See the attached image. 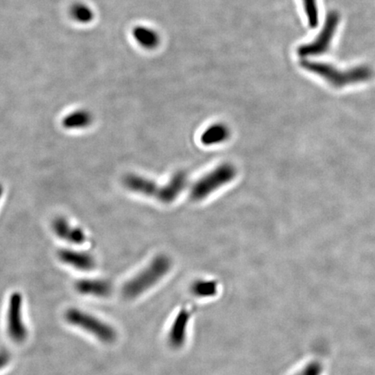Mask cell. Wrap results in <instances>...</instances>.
<instances>
[{
  "label": "cell",
  "mask_w": 375,
  "mask_h": 375,
  "mask_svg": "<svg viewBox=\"0 0 375 375\" xmlns=\"http://www.w3.org/2000/svg\"><path fill=\"white\" fill-rule=\"evenodd\" d=\"M1 194H2V188H1V186H0V197H1Z\"/></svg>",
  "instance_id": "obj_20"
},
{
  "label": "cell",
  "mask_w": 375,
  "mask_h": 375,
  "mask_svg": "<svg viewBox=\"0 0 375 375\" xmlns=\"http://www.w3.org/2000/svg\"><path fill=\"white\" fill-rule=\"evenodd\" d=\"M171 267V260L165 254L156 257L141 272L123 286L122 293L126 299H136L154 287L167 275Z\"/></svg>",
  "instance_id": "obj_3"
},
{
  "label": "cell",
  "mask_w": 375,
  "mask_h": 375,
  "mask_svg": "<svg viewBox=\"0 0 375 375\" xmlns=\"http://www.w3.org/2000/svg\"><path fill=\"white\" fill-rule=\"evenodd\" d=\"M187 181V174L178 171L173 176L168 184L162 186L136 175L126 176L123 184L130 191L154 197L164 204H171L184 191Z\"/></svg>",
  "instance_id": "obj_1"
},
{
  "label": "cell",
  "mask_w": 375,
  "mask_h": 375,
  "mask_svg": "<svg viewBox=\"0 0 375 375\" xmlns=\"http://www.w3.org/2000/svg\"><path fill=\"white\" fill-rule=\"evenodd\" d=\"M75 288L81 295L106 298L112 293V286L107 280L84 279L78 280Z\"/></svg>",
  "instance_id": "obj_10"
},
{
  "label": "cell",
  "mask_w": 375,
  "mask_h": 375,
  "mask_svg": "<svg viewBox=\"0 0 375 375\" xmlns=\"http://www.w3.org/2000/svg\"><path fill=\"white\" fill-rule=\"evenodd\" d=\"M71 16L75 21L81 23V24H88L93 21L94 19V12L93 9L86 4L77 3L71 6Z\"/></svg>",
  "instance_id": "obj_16"
},
{
  "label": "cell",
  "mask_w": 375,
  "mask_h": 375,
  "mask_svg": "<svg viewBox=\"0 0 375 375\" xmlns=\"http://www.w3.org/2000/svg\"><path fill=\"white\" fill-rule=\"evenodd\" d=\"M132 35L136 43L147 50H154L159 45L160 37L158 32L148 26H136Z\"/></svg>",
  "instance_id": "obj_12"
},
{
  "label": "cell",
  "mask_w": 375,
  "mask_h": 375,
  "mask_svg": "<svg viewBox=\"0 0 375 375\" xmlns=\"http://www.w3.org/2000/svg\"><path fill=\"white\" fill-rule=\"evenodd\" d=\"M55 234L61 239L74 244H82L86 242V237L82 230L73 227L64 218H58L52 224Z\"/></svg>",
  "instance_id": "obj_11"
},
{
  "label": "cell",
  "mask_w": 375,
  "mask_h": 375,
  "mask_svg": "<svg viewBox=\"0 0 375 375\" xmlns=\"http://www.w3.org/2000/svg\"><path fill=\"white\" fill-rule=\"evenodd\" d=\"M217 289V282L215 280H200L192 285L191 291L197 298H208L216 295Z\"/></svg>",
  "instance_id": "obj_15"
},
{
  "label": "cell",
  "mask_w": 375,
  "mask_h": 375,
  "mask_svg": "<svg viewBox=\"0 0 375 375\" xmlns=\"http://www.w3.org/2000/svg\"><path fill=\"white\" fill-rule=\"evenodd\" d=\"M230 129L223 123H216L208 127L201 136V141L205 145H214L223 143L230 138Z\"/></svg>",
  "instance_id": "obj_13"
},
{
  "label": "cell",
  "mask_w": 375,
  "mask_h": 375,
  "mask_svg": "<svg viewBox=\"0 0 375 375\" xmlns=\"http://www.w3.org/2000/svg\"><path fill=\"white\" fill-rule=\"evenodd\" d=\"M8 332L15 343H23L27 338V328L23 317V296L14 292L10 296L8 311Z\"/></svg>",
  "instance_id": "obj_7"
},
{
  "label": "cell",
  "mask_w": 375,
  "mask_h": 375,
  "mask_svg": "<svg viewBox=\"0 0 375 375\" xmlns=\"http://www.w3.org/2000/svg\"><path fill=\"white\" fill-rule=\"evenodd\" d=\"M10 361V354L8 352L1 350L0 351V370L2 368H4L6 365L9 363Z\"/></svg>",
  "instance_id": "obj_19"
},
{
  "label": "cell",
  "mask_w": 375,
  "mask_h": 375,
  "mask_svg": "<svg viewBox=\"0 0 375 375\" xmlns=\"http://www.w3.org/2000/svg\"><path fill=\"white\" fill-rule=\"evenodd\" d=\"M324 372V367L318 361H311L301 367L293 375H322Z\"/></svg>",
  "instance_id": "obj_18"
},
{
  "label": "cell",
  "mask_w": 375,
  "mask_h": 375,
  "mask_svg": "<svg viewBox=\"0 0 375 375\" xmlns=\"http://www.w3.org/2000/svg\"><path fill=\"white\" fill-rule=\"evenodd\" d=\"M302 4L309 26L316 27L319 22L317 0H302Z\"/></svg>",
  "instance_id": "obj_17"
},
{
  "label": "cell",
  "mask_w": 375,
  "mask_h": 375,
  "mask_svg": "<svg viewBox=\"0 0 375 375\" xmlns=\"http://www.w3.org/2000/svg\"><path fill=\"white\" fill-rule=\"evenodd\" d=\"M191 315V309L184 306L173 319L167 337L168 343L173 350H181L187 342Z\"/></svg>",
  "instance_id": "obj_8"
},
{
  "label": "cell",
  "mask_w": 375,
  "mask_h": 375,
  "mask_svg": "<svg viewBox=\"0 0 375 375\" xmlns=\"http://www.w3.org/2000/svg\"><path fill=\"white\" fill-rule=\"evenodd\" d=\"M61 262L82 271H90L96 266L95 260L89 254L73 250H61L58 252Z\"/></svg>",
  "instance_id": "obj_9"
},
{
  "label": "cell",
  "mask_w": 375,
  "mask_h": 375,
  "mask_svg": "<svg viewBox=\"0 0 375 375\" xmlns=\"http://www.w3.org/2000/svg\"><path fill=\"white\" fill-rule=\"evenodd\" d=\"M303 69L317 75L335 88H342L350 84L366 82L373 77V71L367 66H357L348 71L339 70L324 62L304 60L302 61Z\"/></svg>",
  "instance_id": "obj_2"
},
{
  "label": "cell",
  "mask_w": 375,
  "mask_h": 375,
  "mask_svg": "<svg viewBox=\"0 0 375 375\" xmlns=\"http://www.w3.org/2000/svg\"><path fill=\"white\" fill-rule=\"evenodd\" d=\"M64 318L68 324L89 332L104 344H112L117 340V332L112 326L87 312L70 309L65 312Z\"/></svg>",
  "instance_id": "obj_4"
},
{
  "label": "cell",
  "mask_w": 375,
  "mask_h": 375,
  "mask_svg": "<svg viewBox=\"0 0 375 375\" xmlns=\"http://www.w3.org/2000/svg\"><path fill=\"white\" fill-rule=\"evenodd\" d=\"M237 176V169L230 164H223L204 176L192 186L190 197L192 201L199 202L210 195L214 191L229 184Z\"/></svg>",
  "instance_id": "obj_5"
},
{
  "label": "cell",
  "mask_w": 375,
  "mask_h": 375,
  "mask_svg": "<svg viewBox=\"0 0 375 375\" xmlns=\"http://www.w3.org/2000/svg\"><path fill=\"white\" fill-rule=\"evenodd\" d=\"M93 122V116L84 110H76L64 117L63 125L67 129L86 128Z\"/></svg>",
  "instance_id": "obj_14"
},
{
  "label": "cell",
  "mask_w": 375,
  "mask_h": 375,
  "mask_svg": "<svg viewBox=\"0 0 375 375\" xmlns=\"http://www.w3.org/2000/svg\"><path fill=\"white\" fill-rule=\"evenodd\" d=\"M339 22H340V16L338 13L329 12L328 17L326 18L324 27L315 40L311 43L301 45L298 48L299 56L303 58L315 57L327 52L330 48L332 38L337 32Z\"/></svg>",
  "instance_id": "obj_6"
}]
</instances>
